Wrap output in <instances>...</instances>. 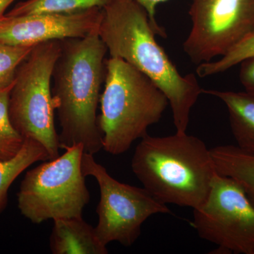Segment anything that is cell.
<instances>
[{"label": "cell", "mask_w": 254, "mask_h": 254, "mask_svg": "<svg viewBox=\"0 0 254 254\" xmlns=\"http://www.w3.org/2000/svg\"><path fill=\"white\" fill-rule=\"evenodd\" d=\"M98 35L110 58L129 63L163 91L176 132H187L190 110L203 89L193 73L182 76L159 46L144 8L134 0H112L103 7Z\"/></svg>", "instance_id": "cell-1"}, {"label": "cell", "mask_w": 254, "mask_h": 254, "mask_svg": "<svg viewBox=\"0 0 254 254\" xmlns=\"http://www.w3.org/2000/svg\"><path fill=\"white\" fill-rule=\"evenodd\" d=\"M107 52L98 33L61 41L52 90L61 128L60 148L81 144L92 155L103 149L97 109L106 75Z\"/></svg>", "instance_id": "cell-2"}, {"label": "cell", "mask_w": 254, "mask_h": 254, "mask_svg": "<svg viewBox=\"0 0 254 254\" xmlns=\"http://www.w3.org/2000/svg\"><path fill=\"white\" fill-rule=\"evenodd\" d=\"M131 169L143 188L163 204L193 209L206 199L216 173L210 150L187 132L145 135L137 145Z\"/></svg>", "instance_id": "cell-3"}, {"label": "cell", "mask_w": 254, "mask_h": 254, "mask_svg": "<svg viewBox=\"0 0 254 254\" xmlns=\"http://www.w3.org/2000/svg\"><path fill=\"white\" fill-rule=\"evenodd\" d=\"M98 126L103 149L119 155L158 123L169 105L163 91L144 73L120 58L106 60Z\"/></svg>", "instance_id": "cell-4"}, {"label": "cell", "mask_w": 254, "mask_h": 254, "mask_svg": "<svg viewBox=\"0 0 254 254\" xmlns=\"http://www.w3.org/2000/svg\"><path fill=\"white\" fill-rule=\"evenodd\" d=\"M61 52V41L35 46L18 66L10 93L9 113L13 126L24 139L40 142L50 160L60 155L59 133L55 125L51 80Z\"/></svg>", "instance_id": "cell-5"}, {"label": "cell", "mask_w": 254, "mask_h": 254, "mask_svg": "<svg viewBox=\"0 0 254 254\" xmlns=\"http://www.w3.org/2000/svg\"><path fill=\"white\" fill-rule=\"evenodd\" d=\"M63 155L28 170L17 193L20 213L33 224L82 217L91 199L81 169L84 149L68 147Z\"/></svg>", "instance_id": "cell-6"}, {"label": "cell", "mask_w": 254, "mask_h": 254, "mask_svg": "<svg viewBox=\"0 0 254 254\" xmlns=\"http://www.w3.org/2000/svg\"><path fill=\"white\" fill-rule=\"evenodd\" d=\"M81 169L85 177L98 182L100 200L96 208L97 235L105 245L116 242L131 247L141 235L145 220L155 214L171 213L167 205L154 198L145 188L122 183L106 168L97 163L93 155L84 152Z\"/></svg>", "instance_id": "cell-7"}, {"label": "cell", "mask_w": 254, "mask_h": 254, "mask_svg": "<svg viewBox=\"0 0 254 254\" xmlns=\"http://www.w3.org/2000/svg\"><path fill=\"white\" fill-rule=\"evenodd\" d=\"M190 225L225 254H254V206L240 184L218 173Z\"/></svg>", "instance_id": "cell-8"}, {"label": "cell", "mask_w": 254, "mask_h": 254, "mask_svg": "<svg viewBox=\"0 0 254 254\" xmlns=\"http://www.w3.org/2000/svg\"><path fill=\"white\" fill-rule=\"evenodd\" d=\"M189 14L183 48L195 64L224 56L254 33V0H192Z\"/></svg>", "instance_id": "cell-9"}, {"label": "cell", "mask_w": 254, "mask_h": 254, "mask_svg": "<svg viewBox=\"0 0 254 254\" xmlns=\"http://www.w3.org/2000/svg\"><path fill=\"white\" fill-rule=\"evenodd\" d=\"M103 8L69 13H43L0 18V43L35 46L50 41L83 38L98 33Z\"/></svg>", "instance_id": "cell-10"}, {"label": "cell", "mask_w": 254, "mask_h": 254, "mask_svg": "<svg viewBox=\"0 0 254 254\" xmlns=\"http://www.w3.org/2000/svg\"><path fill=\"white\" fill-rule=\"evenodd\" d=\"M53 222L50 236V249L53 254H108L95 227L83 217L55 219Z\"/></svg>", "instance_id": "cell-11"}, {"label": "cell", "mask_w": 254, "mask_h": 254, "mask_svg": "<svg viewBox=\"0 0 254 254\" xmlns=\"http://www.w3.org/2000/svg\"><path fill=\"white\" fill-rule=\"evenodd\" d=\"M203 93L217 97L225 103L237 146L254 155V95L216 90H203Z\"/></svg>", "instance_id": "cell-12"}, {"label": "cell", "mask_w": 254, "mask_h": 254, "mask_svg": "<svg viewBox=\"0 0 254 254\" xmlns=\"http://www.w3.org/2000/svg\"><path fill=\"white\" fill-rule=\"evenodd\" d=\"M210 153L217 173L236 180L254 206V155L232 145L215 147Z\"/></svg>", "instance_id": "cell-13"}, {"label": "cell", "mask_w": 254, "mask_h": 254, "mask_svg": "<svg viewBox=\"0 0 254 254\" xmlns=\"http://www.w3.org/2000/svg\"><path fill=\"white\" fill-rule=\"evenodd\" d=\"M47 160H50V155L46 148L36 140L26 138L17 154L0 161V213L7 206L8 191L13 182L33 164Z\"/></svg>", "instance_id": "cell-14"}, {"label": "cell", "mask_w": 254, "mask_h": 254, "mask_svg": "<svg viewBox=\"0 0 254 254\" xmlns=\"http://www.w3.org/2000/svg\"><path fill=\"white\" fill-rule=\"evenodd\" d=\"M112 0H26L5 15L21 16L43 13H69L93 7L103 8Z\"/></svg>", "instance_id": "cell-15"}, {"label": "cell", "mask_w": 254, "mask_h": 254, "mask_svg": "<svg viewBox=\"0 0 254 254\" xmlns=\"http://www.w3.org/2000/svg\"><path fill=\"white\" fill-rule=\"evenodd\" d=\"M14 83V79L0 87V161L12 158L24 143V138L13 126L9 117V96Z\"/></svg>", "instance_id": "cell-16"}, {"label": "cell", "mask_w": 254, "mask_h": 254, "mask_svg": "<svg viewBox=\"0 0 254 254\" xmlns=\"http://www.w3.org/2000/svg\"><path fill=\"white\" fill-rule=\"evenodd\" d=\"M253 56L254 33L245 38L218 61L200 64L197 67V75L200 78H204L224 72Z\"/></svg>", "instance_id": "cell-17"}, {"label": "cell", "mask_w": 254, "mask_h": 254, "mask_svg": "<svg viewBox=\"0 0 254 254\" xmlns=\"http://www.w3.org/2000/svg\"><path fill=\"white\" fill-rule=\"evenodd\" d=\"M34 47H16L0 43V87L14 81L18 66Z\"/></svg>", "instance_id": "cell-18"}, {"label": "cell", "mask_w": 254, "mask_h": 254, "mask_svg": "<svg viewBox=\"0 0 254 254\" xmlns=\"http://www.w3.org/2000/svg\"><path fill=\"white\" fill-rule=\"evenodd\" d=\"M240 64L241 83L247 93L254 95V56L247 58Z\"/></svg>", "instance_id": "cell-19"}, {"label": "cell", "mask_w": 254, "mask_h": 254, "mask_svg": "<svg viewBox=\"0 0 254 254\" xmlns=\"http://www.w3.org/2000/svg\"><path fill=\"white\" fill-rule=\"evenodd\" d=\"M134 1L143 6L148 13L150 23H151L152 27L154 30L155 34L162 37H166L165 30L159 26L158 22L155 20V7H156L157 5L160 4V3L165 2L168 0H134Z\"/></svg>", "instance_id": "cell-20"}, {"label": "cell", "mask_w": 254, "mask_h": 254, "mask_svg": "<svg viewBox=\"0 0 254 254\" xmlns=\"http://www.w3.org/2000/svg\"><path fill=\"white\" fill-rule=\"evenodd\" d=\"M16 0H0V18L4 16L6 10Z\"/></svg>", "instance_id": "cell-21"}]
</instances>
